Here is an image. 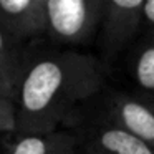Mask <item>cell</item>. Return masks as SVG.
<instances>
[{"label":"cell","mask_w":154,"mask_h":154,"mask_svg":"<svg viewBox=\"0 0 154 154\" xmlns=\"http://www.w3.org/2000/svg\"><path fill=\"white\" fill-rule=\"evenodd\" d=\"M18 42L10 38L0 27V93L17 103L20 83L27 65L18 50Z\"/></svg>","instance_id":"cell-8"},{"label":"cell","mask_w":154,"mask_h":154,"mask_svg":"<svg viewBox=\"0 0 154 154\" xmlns=\"http://www.w3.org/2000/svg\"><path fill=\"white\" fill-rule=\"evenodd\" d=\"M144 2L146 0H106L101 22L103 65L113 63L144 25Z\"/></svg>","instance_id":"cell-3"},{"label":"cell","mask_w":154,"mask_h":154,"mask_svg":"<svg viewBox=\"0 0 154 154\" xmlns=\"http://www.w3.org/2000/svg\"><path fill=\"white\" fill-rule=\"evenodd\" d=\"M78 141L68 131L17 134L7 154H76Z\"/></svg>","instance_id":"cell-7"},{"label":"cell","mask_w":154,"mask_h":154,"mask_svg":"<svg viewBox=\"0 0 154 154\" xmlns=\"http://www.w3.org/2000/svg\"><path fill=\"white\" fill-rule=\"evenodd\" d=\"M106 123L154 146V103L118 93L108 100Z\"/></svg>","instance_id":"cell-4"},{"label":"cell","mask_w":154,"mask_h":154,"mask_svg":"<svg viewBox=\"0 0 154 154\" xmlns=\"http://www.w3.org/2000/svg\"><path fill=\"white\" fill-rule=\"evenodd\" d=\"M104 65L75 50L55 51L27 65L17 96V134L50 133L76 104L100 93Z\"/></svg>","instance_id":"cell-1"},{"label":"cell","mask_w":154,"mask_h":154,"mask_svg":"<svg viewBox=\"0 0 154 154\" xmlns=\"http://www.w3.org/2000/svg\"><path fill=\"white\" fill-rule=\"evenodd\" d=\"M0 133L17 134V103L0 93Z\"/></svg>","instance_id":"cell-10"},{"label":"cell","mask_w":154,"mask_h":154,"mask_svg":"<svg viewBox=\"0 0 154 154\" xmlns=\"http://www.w3.org/2000/svg\"><path fill=\"white\" fill-rule=\"evenodd\" d=\"M106 0H47V33L58 43H90L104 17Z\"/></svg>","instance_id":"cell-2"},{"label":"cell","mask_w":154,"mask_h":154,"mask_svg":"<svg viewBox=\"0 0 154 154\" xmlns=\"http://www.w3.org/2000/svg\"><path fill=\"white\" fill-rule=\"evenodd\" d=\"M144 25H147V30H154V0H146L143 8Z\"/></svg>","instance_id":"cell-11"},{"label":"cell","mask_w":154,"mask_h":154,"mask_svg":"<svg viewBox=\"0 0 154 154\" xmlns=\"http://www.w3.org/2000/svg\"><path fill=\"white\" fill-rule=\"evenodd\" d=\"M88 149L90 154H154V146L108 123L88 133Z\"/></svg>","instance_id":"cell-6"},{"label":"cell","mask_w":154,"mask_h":154,"mask_svg":"<svg viewBox=\"0 0 154 154\" xmlns=\"http://www.w3.org/2000/svg\"><path fill=\"white\" fill-rule=\"evenodd\" d=\"M0 27L15 42L47 33V0H0Z\"/></svg>","instance_id":"cell-5"},{"label":"cell","mask_w":154,"mask_h":154,"mask_svg":"<svg viewBox=\"0 0 154 154\" xmlns=\"http://www.w3.org/2000/svg\"><path fill=\"white\" fill-rule=\"evenodd\" d=\"M133 75L144 91L154 94V30H147L137 45L133 61Z\"/></svg>","instance_id":"cell-9"}]
</instances>
